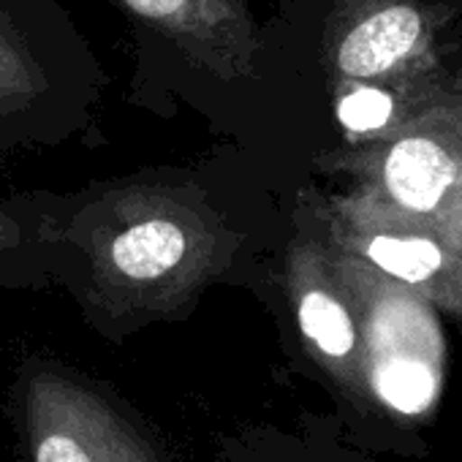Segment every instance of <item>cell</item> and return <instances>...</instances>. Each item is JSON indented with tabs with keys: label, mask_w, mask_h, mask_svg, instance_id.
I'll use <instances>...</instances> for the list:
<instances>
[{
	"label": "cell",
	"mask_w": 462,
	"mask_h": 462,
	"mask_svg": "<svg viewBox=\"0 0 462 462\" xmlns=\"http://www.w3.org/2000/svg\"><path fill=\"white\" fill-rule=\"evenodd\" d=\"M335 166L430 223L462 254V98L411 109L394 131L340 152Z\"/></svg>",
	"instance_id": "5b68a950"
},
{
	"label": "cell",
	"mask_w": 462,
	"mask_h": 462,
	"mask_svg": "<svg viewBox=\"0 0 462 462\" xmlns=\"http://www.w3.org/2000/svg\"><path fill=\"white\" fill-rule=\"evenodd\" d=\"M155 47L217 79H245L256 71L262 42L248 0H104Z\"/></svg>",
	"instance_id": "ba28073f"
},
{
	"label": "cell",
	"mask_w": 462,
	"mask_h": 462,
	"mask_svg": "<svg viewBox=\"0 0 462 462\" xmlns=\"http://www.w3.org/2000/svg\"><path fill=\"white\" fill-rule=\"evenodd\" d=\"M324 60L337 90L416 77L432 60V20L413 0H337Z\"/></svg>",
	"instance_id": "52a82bcc"
},
{
	"label": "cell",
	"mask_w": 462,
	"mask_h": 462,
	"mask_svg": "<svg viewBox=\"0 0 462 462\" xmlns=\"http://www.w3.org/2000/svg\"><path fill=\"white\" fill-rule=\"evenodd\" d=\"M408 112L411 109H402L392 90L378 85H351L337 90V120L356 144L386 136Z\"/></svg>",
	"instance_id": "8fae6325"
},
{
	"label": "cell",
	"mask_w": 462,
	"mask_h": 462,
	"mask_svg": "<svg viewBox=\"0 0 462 462\" xmlns=\"http://www.w3.org/2000/svg\"><path fill=\"white\" fill-rule=\"evenodd\" d=\"M52 256L44 240L36 190L0 199V289L44 291L52 286Z\"/></svg>",
	"instance_id": "30bf717a"
},
{
	"label": "cell",
	"mask_w": 462,
	"mask_h": 462,
	"mask_svg": "<svg viewBox=\"0 0 462 462\" xmlns=\"http://www.w3.org/2000/svg\"><path fill=\"white\" fill-rule=\"evenodd\" d=\"M98 96V66L60 0H0V161L69 142Z\"/></svg>",
	"instance_id": "7a4b0ae2"
},
{
	"label": "cell",
	"mask_w": 462,
	"mask_h": 462,
	"mask_svg": "<svg viewBox=\"0 0 462 462\" xmlns=\"http://www.w3.org/2000/svg\"><path fill=\"white\" fill-rule=\"evenodd\" d=\"M329 245L462 319V254L430 223L356 185L329 207Z\"/></svg>",
	"instance_id": "8992f818"
},
{
	"label": "cell",
	"mask_w": 462,
	"mask_h": 462,
	"mask_svg": "<svg viewBox=\"0 0 462 462\" xmlns=\"http://www.w3.org/2000/svg\"><path fill=\"white\" fill-rule=\"evenodd\" d=\"M6 411L20 462H166L109 386L50 354L17 362Z\"/></svg>",
	"instance_id": "3957f363"
},
{
	"label": "cell",
	"mask_w": 462,
	"mask_h": 462,
	"mask_svg": "<svg viewBox=\"0 0 462 462\" xmlns=\"http://www.w3.org/2000/svg\"><path fill=\"white\" fill-rule=\"evenodd\" d=\"M52 286L85 321L123 340L174 319L220 275L235 235L204 193L166 174H131L55 193L36 188Z\"/></svg>",
	"instance_id": "6da1fadb"
},
{
	"label": "cell",
	"mask_w": 462,
	"mask_h": 462,
	"mask_svg": "<svg viewBox=\"0 0 462 462\" xmlns=\"http://www.w3.org/2000/svg\"><path fill=\"white\" fill-rule=\"evenodd\" d=\"M329 251L359 321L367 397L397 416H427L440 397L446 359L435 308L337 248Z\"/></svg>",
	"instance_id": "277c9868"
},
{
	"label": "cell",
	"mask_w": 462,
	"mask_h": 462,
	"mask_svg": "<svg viewBox=\"0 0 462 462\" xmlns=\"http://www.w3.org/2000/svg\"><path fill=\"white\" fill-rule=\"evenodd\" d=\"M286 286L300 332L316 362L346 392L367 397L359 321L337 281L329 245L316 240L297 243L289 259Z\"/></svg>",
	"instance_id": "9c48e42d"
}]
</instances>
